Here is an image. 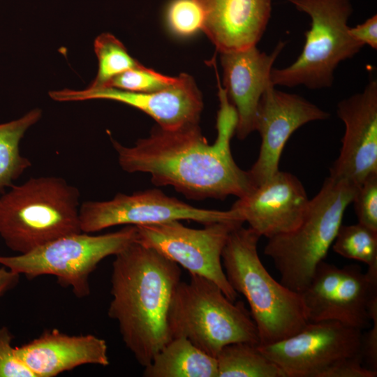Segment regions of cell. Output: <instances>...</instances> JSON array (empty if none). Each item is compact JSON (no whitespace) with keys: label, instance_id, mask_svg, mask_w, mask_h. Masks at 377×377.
I'll return each instance as SVG.
<instances>
[{"label":"cell","instance_id":"cell-1","mask_svg":"<svg viewBox=\"0 0 377 377\" xmlns=\"http://www.w3.org/2000/svg\"><path fill=\"white\" fill-rule=\"evenodd\" d=\"M217 135L209 144L198 124L175 130L156 126L150 135L131 147L112 140L121 168L130 173L151 175L156 186H171L187 198L225 200L251 193L254 187L248 171L235 163L230 141L235 134L237 112L224 88L219 85Z\"/></svg>","mask_w":377,"mask_h":377},{"label":"cell","instance_id":"cell-2","mask_svg":"<svg viewBox=\"0 0 377 377\" xmlns=\"http://www.w3.org/2000/svg\"><path fill=\"white\" fill-rule=\"evenodd\" d=\"M181 274L179 265L136 241L115 255L108 313L144 367L171 339L168 311Z\"/></svg>","mask_w":377,"mask_h":377},{"label":"cell","instance_id":"cell-3","mask_svg":"<svg viewBox=\"0 0 377 377\" xmlns=\"http://www.w3.org/2000/svg\"><path fill=\"white\" fill-rule=\"evenodd\" d=\"M261 237L242 225L229 234L221 260L231 287L244 296L257 327L260 346L281 341L309 323L301 293L276 281L261 262Z\"/></svg>","mask_w":377,"mask_h":377},{"label":"cell","instance_id":"cell-4","mask_svg":"<svg viewBox=\"0 0 377 377\" xmlns=\"http://www.w3.org/2000/svg\"><path fill=\"white\" fill-rule=\"evenodd\" d=\"M80 192L58 177H32L0 197V235L11 250L31 251L82 232Z\"/></svg>","mask_w":377,"mask_h":377},{"label":"cell","instance_id":"cell-5","mask_svg":"<svg viewBox=\"0 0 377 377\" xmlns=\"http://www.w3.org/2000/svg\"><path fill=\"white\" fill-rule=\"evenodd\" d=\"M356 189L346 181L327 177L310 199L300 225L267 239L264 253L272 260L283 285L299 293L309 286L334 242Z\"/></svg>","mask_w":377,"mask_h":377},{"label":"cell","instance_id":"cell-6","mask_svg":"<svg viewBox=\"0 0 377 377\" xmlns=\"http://www.w3.org/2000/svg\"><path fill=\"white\" fill-rule=\"evenodd\" d=\"M190 276L189 282L179 283L171 300L168 316L171 339L186 338L214 357L228 344H260L257 327L242 301H231L205 277Z\"/></svg>","mask_w":377,"mask_h":377},{"label":"cell","instance_id":"cell-7","mask_svg":"<svg viewBox=\"0 0 377 377\" xmlns=\"http://www.w3.org/2000/svg\"><path fill=\"white\" fill-rule=\"evenodd\" d=\"M311 18L302 52L290 65L272 68L273 85L311 89L330 87L339 64L351 59L364 46L349 34L348 22L353 13L350 0H289Z\"/></svg>","mask_w":377,"mask_h":377},{"label":"cell","instance_id":"cell-8","mask_svg":"<svg viewBox=\"0 0 377 377\" xmlns=\"http://www.w3.org/2000/svg\"><path fill=\"white\" fill-rule=\"evenodd\" d=\"M135 226L113 232L91 235L80 232L50 242L31 251L13 256H0V265L17 274L34 278L52 274L75 296L90 292L89 276L105 258L117 255L136 241Z\"/></svg>","mask_w":377,"mask_h":377},{"label":"cell","instance_id":"cell-9","mask_svg":"<svg viewBox=\"0 0 377 377\" xmlns=\"http://www.w3.org/2000/svg\"><path fill=\"white\" fill-rule=\"evenodd\" d=\"M362 334L334 320L309 322L293 336L258 348L285 377H336L344 364L363 360Z\"/></svg>","mask_w":377,"mask_h":377},{"label":"cell","instance_id":"cell-10","mask_svg":"<svg viewBox=\"0 0 377 377\" xmlns=\"http://www.w3.org/2000/svg\"><path fill=\"white\" fill-rule=\"evenodd\" d=\"M242 223L216 222L200 229L185 226L179 221L135 226L136 242L151 248L186 269L190 275L214 282L231 301L237 293L226 276L221 260L230 232Z\"/></svg>","mask_w":377,"mask_h":377},{"label":"cell","instance_id":"cell-11","mask_svg":"<svg viewBox=\"0 0 377 377\" xmlns=\"http://www.w3.org/2000/svg\"><path fill=\"white\" fill-rule=\"evenodd\" d=\"M182 220L203 225L244 223L234 209L221 211L195 207L156 188L130 195L117 193L108 200L86 201L80 207V228L87 233L118 225L139 226Z\"/></svg>","mask_w":377,"mask_h":377},{"label":"cell","instance_id":"cell-12","mask_svg":"<svg viewBox=\"0 0 377 377\" xmlns=\"http://www.w3.org/2000/svg\"><path fill=\"white\" fill-rule=\"evenodd\" d=\"M330 114L304 97L275 88L272 82L260 99L255 124L261 144L258 157L247 170L255 188L279 170L281 156L291 135L303 125L325 120Z\"/></svg>","mask_w":377,"mask_h":377},{"label":"cell","instance_id":"cell-13","mask_svg":"<svg viewBox=\"0 0 377 377\" xmlns=\"http://www.w3.org/2000/svg\"><path fill=\"white\" fill-rule=\"evenodd\" d=\"M337 112L345 131L329 177L357 188L377 173V81L371 80L363 91L339 102Z\"/></svg>","mask_w":377,"mask_h":377},{"label":"cell","instance_id":"cell-14","mask_svg":"<svg viewBox=\"0 0 377 377\" xmlns=\"http://www.w3.org/2000/svg\"><path fill=\"white\" fill-rule=\"evenodd\" d=\"M49 94L53 100L60 102L104 99L123 103L149 115L158 126L166 130L198 124L203 108L201 94L193 77L184 73L179 75L175 84L149 93L103 87L82 90L65 89Z\"/></svg>","mask_w":377,"mask_h":377},{"label":"cell","instance_id":"cell-15","mask_svg":"<svg viewBox=\"0 0 377 377\" xmlns=\"http://www.w3.org/2000/svg\"><path fill=\"white\" fill-rule=\"evenodd\" d=\"M310 199L300 180L279 170L269 180L231 207L260 237L269 239L295 229L308 209Z\"/></svg>","mask_w":377,"mask_h":377},{"label":"cell","instance_id":"cell-16","mask_svg":"<svg viewBox=\"0 0 377 377\" xmlns=\"http://www.w3.org/2000/svg\"><path fill=\"white\" fill-rule=\"evenodd\" d=\"M285 45L286 42L279 41L269 54L260 51L256 46L221 53L223 88L237 112L235 134L239 140L255 131L260 99L271 82L274 63Z\"/></svg>","mask_w":377,"mask_h":377},{"label":"cell","instance_id":"cell-17","mask_svg":"<svg viewBox=\"0 0 377 377\" xmlns=\"http://www.w3.org/2000/svg\"><path fill=\"white\" fill-rule=\"evenodd\" d=\"M202 30L220 53L256 46L271 16L272 0H196Z\"/></svg>","mask_w":377,"mask_h":377},{"label":"cell","instance_id":"cell-18","mask_svg":"<svg viewBox=\"0 0 377 377\" xmlns=\"http://www.w3.org/2000/svg\"><path fill=\"white\" fill-rule=\"evenodd\" d=\"M15 351L36 377H53L86 364H110L104 339L92 334L68 335L55 329L15 347Z\"/></svg>","mask_w":377,"mask_h":377},{"label":"cell","instance_id":"cell-19","mask_svg":"<svg viewBox=\"0 0 377 377\" xmlns=\"http://www.w3.org/2000/svg\"><path fill=\"white\" fill-rule=\"evenodd\" d=\"M377 300V281L357 264L341 267L339 283L331 297L323 321L334 320L364 330L371 323L370 306Z\"/></svg>","mask_w":377,"mask_h":377},{"label":"cell","instance_id":"cell-20","mask_svg":"<svg viewBox=\"0 0 377 377\" xmlns=\"http://www.w3.org/2000/svg\"><path fill=\"white\" fill-rule=\"evenodd\" d=\"M145 377H218L216 359L184 337L171 339L145 367Z\"/></svg>","mask_w":377,"mask_h":377},{"label":"cell","instance_id":"cell-21","mask_svg":"<svg viewBox=\"0 0 377 377\" xmlns=\"http://www.w3.org/2000/svg\"><path fill=\"white\" fill-rule=\"evenodd\" d=\"M41 115L42 111L35 108L17 119L0 124V193L31 166L30 161L20 153V143Z\"/></svg>","mask_w":377,"mask_h":377},{"label":"cell","instance_id":"cell-22","mask_svg":"<svg viewBox=\"0 0 377 377\" xmlns=\"http://www.w3.org/2000/svg\"><path fill=\"white\" fill-rule=\"evenodd\" d=\"M218 377H285L281 369L259 349L258 345L233 343L216 357Z\"/></svg>","mask_w":377,"mask_h":377},{"label":"cell","instance_id":"cell-23","mask_svg":"<svg viewBox=\"0 0 377 377\" xmlns=\"http://www.w3.org/2000/svg\"><path fill=\"white\" fill-rule=\"evenodd\" d=\"M332 246L339 256L365 263L366 273L377 281V231L360 223L341 225Z\"/></svg>","mask_w":377,"mask_h":377},{"label":"cell","instance_id":"cell-24","mask_svg":"<svg viewBox=\"0 0 377 377\" xmlns=\"http://www.w3.org/2000/svg\"><path fill=\"white\" fill-rule=\"evenodd\" d=\"M98 68L96 78L89 89H96L105 85L117 75L140 65L127 52L115 36L109 33L98 36L94 41Z\"/></svg>","mask_w":377,"mask_h":377},{"label":"cell","instance_id":"cell-25","mask_svg":"<svg viewBox=\"0 0 377 377\" xmlns=\"http://www.w3.org/2000/svg\"><path fill=\"white\" fill-rule=\"evenodd\" d=\"M178 80L179 75H165L140 64L117 75L104 87L135 93H149L169 87L175 84Z\"/></svg>","mask_w":377,"mask_h":377},{"label":"cell","instance_id":"cell-26","mask_svg":"<svg viewBox=\"0 0 377 377\" xmlns=\"http://www.w3.org/2000/svg\"><path fill=\"white\" fill-rule=\"evenodd\" d=\"M165 17L170 29L179 36H190L202 30L204 15L196 0H171Z\"/></svg>","mask_w":377,"mask_h":377},{"label":"cell","instance_id":"cell-27","mask_svg":"<svg viewBox=\"0 0 377 377\" xmlns=\"http://www.w3.org/2000/svg\"><path fill=\"white\" fill-rule=\"evenodd\" d=\"M352 202L358 223L377 231V173L357 186Z\"/></svg>","mask_w":377,"mask_h":377},{"label":"cell","instance_id":"cell-28","mask_svg":"<svg viewBox=\"0 0 377 377\" xmlns=\"http://www.w3.org/2000/svg\"><path fill=\"white\" fill-rule=\"evenodd\" d=\"M13 335L7 327H0V377H36L17 356L12 345Z\"/></svg>","mask_w":377,"mask_h":377},{"label":"cell","instance_id":"cell-29","mask_svg":"<svg viewBox=\"0 0 377 377\" xmlns=\"http://www.w3.org/2000/svg\"><path fill=\"white\" fill-rule=\"evenodd\" d=\"M370 329L361 338V353L367 367L377 371V300L370 306Z\"/></svg>","mask_w":377,"mask_h":377},{"label":"cell","instance_id":"cell-30","mask_svg":"<svg viewBox=\"0 0 377 377\" xmlns=\"http://www.w3.org/2000/svg\"><path fill=\"white\" fill-rule=\"evenodd\" d=\"M349 34L356 41L363 45H367L372 49H377V15H374L363 23L354 27H349Z\"/></svg>","mask_w":377,"mask_h":377},{"label":"cell","instance_id":"cell-31","mask_svg":"<svg viewBox=\"0 0 377 377\" xmlns=\"http://www.w3.org/2000/svg\"><path fill=\"white\" fill-rule=\"evenodd\" d=\"M19 276L6 267H0V298L17 283Z\"/></svg>","mask_w":377,"mask_h":377}]
</instances>
